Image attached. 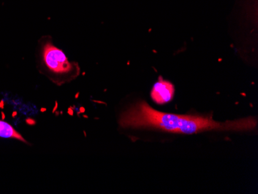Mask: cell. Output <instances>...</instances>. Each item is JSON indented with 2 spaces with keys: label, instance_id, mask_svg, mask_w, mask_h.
Listing matches in <instances>:
<instances>
[{
  "label": "cell",
  "instance_id": "6",
  "mask_svg": "<svg viewBox=\"0 0 258 194\" xmlns=\"http://www.w3.org/2000/svg\"><path fill=\"white\" fill-rule=\"evenodd\" d=\"M0 107H1V108H3V101H1V102H0Z\"/></svg>",
  "mask_w": 258,
  "mask_h": 194
},
{
  "label": "cell",
  "instance_id": "5",
  "mask_svg": "<svg viewBox=\"0 0 258 194\" xmlns=\"http://www.w3.org/2000/svg\"><path fill=\"white\" fill-rule=\"evenodd\" d=\"M26 122H27V123H28V124H29V125H31V124H34V123H35V122H34L33 121H32V120H30V119H27V120H26Z\"/></svg>",
  "mask_w": 258,
  "mask_h": 194
},
{
  "label": "cell",
  "instance_id": "1",
  "mask_svg": "<svg viewBox=\"0 0 258 194\" xmlns=\"http://www.w3.org/2000/svg\"><path fill=\"white\" fill-rule=\"evenodd\" d=\"M118 124L123 128H148L161 132L180 134H196L205 132H252L257 127V119L247 117L215 121L213 114L176 115L157 111L145 101L131 104L119 116Z\"/></svg>",
  "mask_w": 258,
  "mask_h": 194
},
{
  "label": "cell",
  "instance_id": "7",
  "mask_svg": "<svg viewBox=\"0 0 258 194\" xmlns=\"http://www.w3.org/2000/svg\"><path fill=\"white\" fill-rule=\"evenodd\" d=\"M2 119H4V118H5V115H4V114H3V112H2Z\"/></svg>",
  "mask_w": 258,
  "mask_h": 194
},
{
  "label": "cell",
  "instance_id": "3",
  "mask_svg": "<svg viewBox=\"0 0 258 194\" xmlns=\"http://www.w3.org/2000/svg\"><path fill=\"white\" fill-rule=\"evenodd\" d=\"M174 86L172 83L159 77L158 80L153 85L151 91V97L158 104H165L173 98Z\"/></svg>",
  "mask_w": 258,
  "mask_h": 194
},
{
  "label": "cell",
  "instance_id": "4",
  "mask_svg": "<svg viewBox=\"0 0 258 194\" xmlns=\"http://www.w3.org/2000/svg\"><path fill=\"white\" fill-rule=\"evenodd\" d=\"M0 137L16 139L26 142V140L23 138V136L19 133H18L9 124L2 121H0Z\"/></svg>",
  "mask_w": 258,
  "mask_h": 194
},
{
  "label": "cell",
  "instance_id": "2",
  "mask_svg": "<svg viewBox=\"0 0 258 194\" xmlns=\"http://www.w3.org/2000/svg\"><path fill=\"white\" fill-rule=\"evenodd\" d=\"M42 56L45 66L53 74L67 75L75 72L76 64L70 63L65 53L50 42L43 45Z\"/></svg>",
  "mask_w": 258,
  "mask_h": 194
},
{
  "label": "cell",
  "instance_id": "8",
  "mask_svg": "<svg viewBox=\"0 0 258 194\" xmlns=\"http://www.w3.org/2000/svg\"><path fill=\"white\" fill-rule=\"evenodd\" d=\"M16 112H14L13 114V116L14 117V116H16Z\"/></svg>",
  "mask_w": 258,
  "mask_h": 194
}]
</instances>
